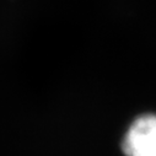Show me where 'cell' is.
<instances>
[{
  "label": "cell",
  "instance_id": "cell-1",
  "mask_svg": "<svg viewBox=\"0 0 156 156\" xmlns=\"http://www.w3.org/2000/svg\"><path fill=\"white\" fill-rule=\"evenodd\" d=\"M122 150L126 156H156V115L144 114L132 123Z\"/></svg>",
  "mask_w": 156,
  "mask_h": 156
}]
</instances>
